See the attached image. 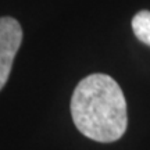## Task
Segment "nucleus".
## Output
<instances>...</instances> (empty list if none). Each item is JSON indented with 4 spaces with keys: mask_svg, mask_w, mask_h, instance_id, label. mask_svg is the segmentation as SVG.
I'll use <instances>...</instances> for the list:
<instances>
[{
    "mask_svg": "<svg viewBox=\"0 0 150 150\" xmlns=\"http://www.w3.org/2000/svg\"><path fill=\"white\" fill-rule=\"evenodd\" d=\"M71 115L81 134L102 143L118 140L128 127L124 92L106 74L88 75L76 85L71 97Z\"/></svg>",
    "mask_w": 150,
    "mask_h": 150,
    "instance_id": "f257e3e1",
    "label": "nucleus"
},
{
    "mask_svg": "<svg viewBox=\"0 0 150 150\" xmlns=\"http://www.w3.org/2000/svg\"><path fill=\"white\" fill-rule=\"evenodd\" d=\"M21 42L22 28L20 22L11 17L0 18V91L7 83Z\"/></svg>",
    "mask_w": 150,
    "mask_h": 150,
    "instance_id": "f03ea898",
    "label": "nucleus"
},
{
    "mask_svg": "<svg viewBox=\"0 0 150 150\" xmlns=\"http://www.w3.org/2000/svg\"><path fill=\"white\" fill-rule=\"evenodd\" d=\"M132 31L140 42L150 46V11L142 10L132 18Z\"/></svg>",
    "mask_w": 150,
    "mask_h": 150,
    "instance_id": "7ed1b4c3",
    "label": "nucleus"
}]
</instances>
